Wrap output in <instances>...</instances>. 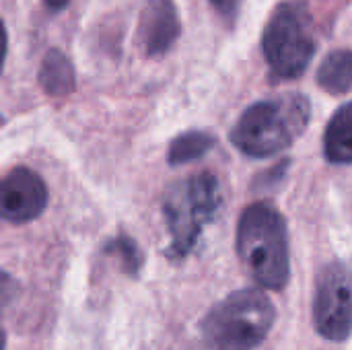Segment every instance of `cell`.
Segmentation results:
<instances>
[{
    "label": "cell",
    "mask_w": 352,
    "mask_h": 350,
    "mask_svg": "<svg viewBox=\"0 0 352 350\" xmlns=\"http://www.w3.org/2000/svg\"><path fill=\"white\" fill-rule=\"evenodd\" d=\"M311 103L301 93H283L250 105L233 126L229 138L243 155L254 159L287 151L307 128Z\"/></svg>",
    "instance_id": "6da1fadb"
},
{
    "label": "cell",
    "mask_w": 352,
    "mask_h": 350,
    "mask_svg": "<svg viewBox=\"0 0 352 350\" xmlns=\"http://www.w3.org/2000/svg\"><path fill=\"white\" fill-rule=\"evenodd\" d=\"M237 254L250 276L268 291H280L291 276L289 235L283 215L266 204L248 206L237 225Z\"/></svg>",
    "instance_id": "7a4b0ae2"
},
{
    "label": "cell",
    "mask_w": 352,
    "mask_h": 350,
    "mask_svg": "<svg viewBox=\"0 0 352 350\" xmlns=\"http://www.w3.org/2000/svg\"><path fill=\"white\" fill-rule=\"evenodd\" d=\"M221 204V186L212 173L190 175L165 192L161 208L171 235L167 248L169 260H184L192 254L204 229L217 219Z\"/></svg>",
    "instance_id": "3957f363"
},
{
    "label": "cell",
    "mask_w": 352,
    "mask_h": 350,
    "mask_svg": "<svg viewBox=\"0 0 352 350\" xmlns=\"http://www.w3.org/2000/svg\"><path fill=\"white\" fill-rule=\"evenodd\" d=\"M276 307L256 289H241L217 303L202 322V340L212 350H254L270 334Z\"/></svg>",
    "instance_id": "277c9868"
},
{
    "label": "cell",
    "mask_w": 352,
    "mask_h": 350,
    "mask_svg": "<svg viewBox=\"0 0 352 350\" xmlns=\"http://www.w3.org/2000/svg\"><path fill=\"white\" fill-rule=\"evenodd\" d=\"M318 50L314 19L305 2H280L262 31V54L272 80L299 78Z\"/></svg>",
    "instance_id": "5b68a950"
},
{
    "label": "cell",
    "mask_w": 352,
    "mask_h": 350,
    "mask_svg": "<svg viewBox=\"0 0 352 350\" xmlns=\"http://www.w3.org/2000/svg\"><path fill=\"white\" fill-rule=\"evenodd\" d=\"M316 330L332 342H344L352 334V276L342 264H328L316 283Z\"/></svg>",
    "instance_id": "8992f818"
},
{
    "label": "cell",
    "mask_w": 352,
    "mask_h": 350,
    "mask_svg": "<svg viewBox=\"0 0 352 350\" xmlns=\"http://www.w3.org/2000/svg\"><path fill=\"white\" fill-rule=\"evenodd\" d=\"M47 206V188L43 179L27 169L14 167L2 179L0 215L6 223L23 225L35 221Z\"/></svg>",
    "instance_id": "52a82bcc"
},
{
    "label": "cell",
    "mask_w": 352,
    "mask_h": 350,
    "mask_svg": "<svg viewBox=\"0 0 352 350\" xmlns=\"http://www.w3.org/2000/svg\"><path fill=\"white\" fill-rule=\"evenodd\" d=\"M140 45L146 56L167 54L182 35V23L173 0H144L138 21Z\"/></svg>",
    "instance_id": "ba28073f"
},
{
    "label": "cell",
    "mask_w": 352,
    "mask_h": 350,
    "mask_svg": "<svg viewBox=\"0 0 352 350\" xmlns=\"http://www.w3.org/2000/svg\"><path fill=\"white\" fill-rule=\"evenodd\" d=\"M39 87L50 97H68L76 89V72L70 62V58L58 50L50 47L43 54L39 74H37Z\"/></svg>",
    "instance_id": "9c48e42d"
},
{
    "label": "cell",
    "mask_w": 352,
    "mask_h": 350,
    "mask_svg": "<svg viewBox=\"0 0 352 350\" xmlns=\"http://www.w3.org/2000/svg\"><path fill=\"white\" fill-rule=\"evenodd\" d=\"M324 155L334 165H352V101L338 107L324 132Z\"/></svg>",
    "instance_id": "30bf717a"
},
{
    "label": "cell",
    "mask_w": 352,
    "mask_h": 350,
    "mask_svg": "<svg viewBox=\"0 0 352 350\" xmlns=\"http://www.w3.org/2000/svg\"><path fill=\"white\" fill-rule=\"evenodd\" d=\"M318 85L330 95H344L352 89V50L330 52L318 68Z\"/></svg>",
    "instance_id": "8fae6325"
},
{
    "label": "cell",
    "mask_w": 352,
    "mask_h": 350,
    "mask_svg": "<svg viewBox=\"0 0 352 350\" xmlns=\"http://www.w3.org/2000/svg\"><path fill=\"white\" fill-rule=\"evenodd\" d=\"M217 144L214 136L200 130H190L175 136L169 144V165H186L196 159H202Z\"/></svg>",
    "instance_id": "7c38bea8"
},
{
    "label": "cell",
    "mask_w": 352,
    "mask_h": 350,
    "mask_svg": "<svg viewBox=\"0 0 352 350\" xmlns=\"http://www.w3.org/2000/svg\"><path fill=\"white\" fill-rule=\"evenodd\" d=\"M105 254H111V256H118L124 270L128 274H138L140 266H142V254L136 245L134 239L126 237V235H120L116 239H111L107 245H105Z\"/></svg>",
    "instance_id": "4fadbf2b"
},
{
    "label": "cell",
    "mask_w": 352,
    "mask_h": 350,
    "mask_svg": "<svg viewBox=\"0 0 352 350\" xmlns=\"http://www.w3.org/2000/svg\"><path fill=\"white\" fill-rule=\"evenodd\" d=\"M210 6L214 8V12L227 23V25H233L239 17V10H241V4L243 0H208Z\"/></svg>",
    "instance_id": "5bb4252c"
},
{
    "label": "cell",
    "mask_w": 352,
    "mask_h": 350,
    "mask_svg": "<svg viewBox=\"0 0 352 350\" xmlns=\"http://www.w3.org/2000/svg\"><path fill=\"white\" fill-rule=\"evenodd\" d=\"M70 0H43V4L50 8V10H62Z\"/></svg>",
    "instance_id": "9a60e30c"
}]
</instances>
